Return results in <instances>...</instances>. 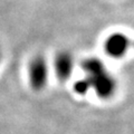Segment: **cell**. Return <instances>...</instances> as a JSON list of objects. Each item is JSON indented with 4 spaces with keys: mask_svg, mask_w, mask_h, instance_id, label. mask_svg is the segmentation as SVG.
<instances>
[{
    "mask_svg": "<svg viewBox=\"0 0 134 134\" xmlns=\"http://www.w3.org/2000/svg\"><path fill=\"white\" fill-rule=\"evenodd\" d=\"M82 67L86 74L85 79L90 88H93L99 97L108 98L115 93L116 82L102 60L97 58H87L83 62Z\"/></svg>",
    "mask_w": 134,
    "mask_h": 134,
    "instance_id": "cell-1",
    "label": "cell"
},
{
    "mask_svg": "<svg viewBox=\"0 0 134 134\" xmlns=\"http://www.w3.org/2000/svg\"><path fill=\"white\" fill-rule=\"evenodd\" d=\"M29 83L35 91H41L48 81V64L43 56L34 57L28 67Z\"/></svg>",
    "mask_w": 134,
    "mask_h": 134,
    "instance_id": "cell-2",
    "label": "cell"
},
{
    "mask_svg": "<svg viewBox=\"0 0 134 134\" xmlns=\"http://www.w3.org/2000/svg\"><path fill=\"white\" fill-rule=\"evenodd\" d=\"M131 41L123 32L111 34L104 41V52L112 58L123 57L130 48Z\"/></svg>",
    "mask_w": 134,
    "mask_h": 134,
    "instance_id": "cell-3",
    "label": "cell"
},
{
    "mask_svg": "<svg viewBox=\"0 0 134 134\" xmlns=\"http://www.w3.org/2000/svg\"><path fill=\"white\" fill-rule=\"evenodd\" d=\"M74 69V58L68 52H60L55 57V72L60 81H66Z\"/></svg>",
    "mask_w": 134,
    "mask_h": 134,
    "instance_id": "cell-4",
    "label": "cell"
},
{
    "mask_svg": "<svg viewBox=\"0 0 134 134\" xmlns=\"http://www.w3.org/2000/svg\"><path fill=\"white\" fill-rule=\"evenodd\" d=\"M74 87H75V91H76L78 94H85L86 92L90 90V85H88V83H87V81L85 78L78 81L76 84H75Z\"/></svg>",
    "mask_w": 134,
    "mask_h": 134,
    "instance_id": "cell-5",
    "label": "cell"
},
{
    "mask_svg": "<svg viewBox=\"0 0 134 134\" xmlns=\"http://www.w3.org/2000/svg\"><path fill=\"white\" fill-rule=\"evenodd\" d=\"M0 62H1V52H0Z\"/></svg>",
    "mask_w": 134,
    "mask_h": 134,
    "instance_id": "cell-6",
    "label": "cell"
}]
</instances>
